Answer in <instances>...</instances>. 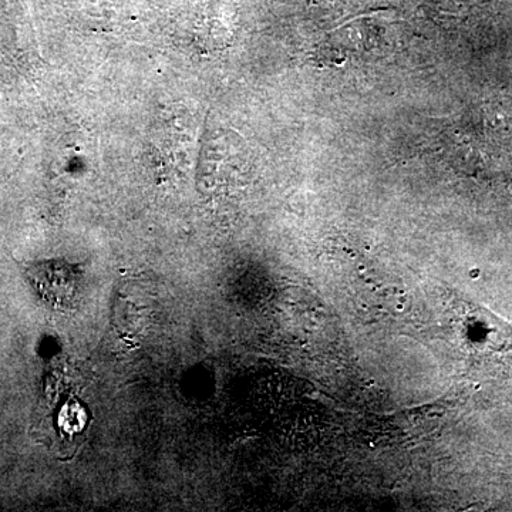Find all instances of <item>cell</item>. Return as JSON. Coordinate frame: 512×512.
Wrapping results in <instances>:
<instances>
[{"label":"cell","mask_w":512,"mask_h":512,"mask_svg":"<svg viewBox=\"0 0 512 512\" xmlns=\"http://www.w3.org/2000/svg\"><path fill=\"white\" fill-rule=\"evenodd\" d=\"M29 282L37 295L55 311L76 308L83 289V268L63 259L36 262L26 268Z\"/></svg>","instance_id":"cell-1"}]
</instances>
